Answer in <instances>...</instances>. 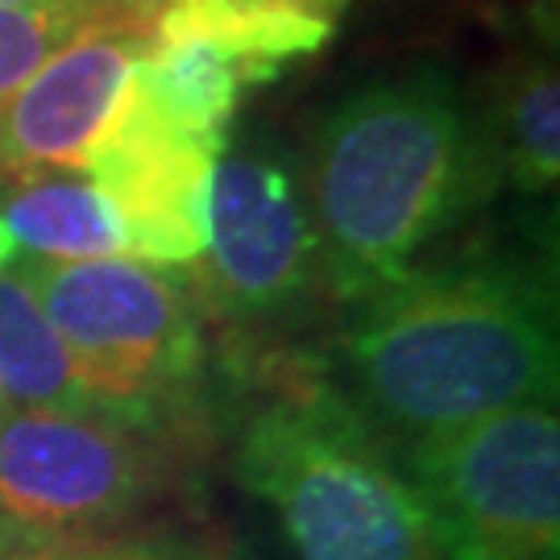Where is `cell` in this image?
<instances>
[{
	"label": "cell",
	"mask_w": 560,
	"mask_h": 560,
	"mask_svg": "<svg viewBox=\"0 0 560 560\" xmlns=\"http://www.w3.org/2000/svg\"><path fill=\"white\" fill-rule=\"evenodd\" d=\"M345 361L370 423L423 441L523 402H557V307L515 258L416 261L358 303Z\"/></svg>",
	"instance_id": "1"
},
{
	"label": "cell",
	"mask_w": 560,
	"mask_h": 560,
	"mask_svg": "<svg viewBox=\"0 0 560 560\" xmlns=\"http://www.w3.org/2000/svg\"><path fill=\"white\" fill-rule=\"evenodd\" d=\"M307 212L328 295L399 282L444 229L494 196L469 101L441 71L378 80L328 108L307 154Z\"/></svg>",
	"instance_id": "2"
},
{
	"label": "cell",
	"mask_w": 560,
	"mask_h": 560,
	"mask_svg": "<svg viewBox=\"0 0 560 560\" xmlns=\"http://www.w3.org/2000/svg\"><path fill=\"white\" fill-rule=\"evenodd\" d=\"M237 478L279 515L300 560H441L374 423L316 378L282 382L245 420Z\"/></svg>",
	"instance_id": "3"
},
{
	"label": "cell",
	"mask_w": 560,
	"mask_h": 560,
	"mask_svg": "<svg viewBox=\"0 0 560 560\" xmlns=\"http://www.w3.org/2000/svg\"><path fill=\"white\" fill-rule=\"evenodd\" d=\"M13 266L38 295L83 386L117 420L162 428L179 416L208 365V312L187 270L138 258L30 254H18Z\"/></svg>",
	"instance_id": "4"
},
{
	"label": "cell",
	"mask_w": 560,
	"mask_h": 560,
	"mask_svg": "<svg viewBox=\"0 0 560 560\" xmlns=\"http://www.w3.org/2000/svg\"><path fill=\"white\" fill-rule=\"evenodd\" d=\"M407 481L441 560H557V402H523L411 441Z\"/></svg>",
	"instance_id": "5"
},
{
	"label": "cell",
	"mask_w": 560,
	"mask_h": 560,
	"mask_svg": "<svg viewBox=\"0 0 560 560\" xmlns=\"http://www.w3.org/2000/svg\"><path fill=\"white\" fill-rule=\"evenodd\" d=\"M175 478L162 428L9 407L0 416V557L108 536Z\"/></svg>",
	"instance_id": "6"
},
{
	"label": "cell",
	"mask_w": 560,
	"mask_h": 560,
	"mask_svg": "<svg viewBox=\"0 0 560 560\" xmlns=\"http://www.w3.org/2000/svg\"><path fill=\"white\" fill-rule=\"evenodd\" d=\"M187 275L203 312L270 324L324 287L307 196L279 159L221 154L208 191V245Z\"/></svg>",
	"instance_id": "7"
},
{
	"label": "cell",
	"mask_w": 560,
	"mask_h": 560,
	"mask_svg": "<svg viewBox=\"0 0 560 560\" xmlns=\"http://www.w3.org/2000/svg\"><path fill=\"white\" fill-rule=\"evenodd\" d=\"M145 50L150 34L141 0H120L62 42L0 104V187L83 175L92 145L117 120Z\"/></svg>",
	"instance_id": "8"
},
{
	"label": "cell",
	"mask_w": 560,
	"mask_h": 560,
	"mask_svg": "<svg viewBox=\"0 0 560 560\" xmlns=\"http://www.w3.org/2000/svg\"><path fill=\"white\" fill-rule=\"evenodd\" d=\"M221 150L162 129L141 101L129 96L108 125L83 175L113 203L125 233V258L187 270L208 245V191Z\"/></svg>",
	"instance_id": "9"
},
{
	"label": "cell",
	"mask_w": 560,
	"mask_h": 560,
	"mask_svg": "<svg viewBox=\"0 0 560 560\" xmlns=\"http://www.w3.org/2000/svg\"><path fill=\"white\" fill-rule=\"evenodd\" d=\"M481 166L494 191L515 187L548 196L560 175V83L557 59L544 46H523L469 101Z\"/></svg>",
	"instance_id": "10"
},
{
	"label": "cell",
	"mask_w": 560,
	"mask_h": 560,
	"mask_svg": "<svg viewBox=\"0 0 560 560\" xmlns=\"http://www.w3.org/2000/svg\"><path fill=\"white\" fill-rule=\"evenodd\" d=\"M150 46H212L275 80L291 59L316 55L337 21L279 0H141Z\"/></svg>",
	"instance_id": "11"
},
{
	"label": "cell",
	"mask_w": 560,
	"mask_h": 560,
	"mask_svg": "<svg viewBox=\"0 0 560 560\" xmlns=\"http://www.w3.org/2000/svg\"><path fill=\"white\" fill-rule=\"evenodd\" d=\"M249 83L266 80L254 67L229 59L212 46L179 42V46H150L141 55L133 71V96L162 129L224 150L241 92Z\"/></svg>",
	"instance_id": "12"
},
{
	"label": "cell",
	"mask_w": 560,
	"mask_h": 560,
	"mask_svg": "<svg viewBox=\"0 0 560 560\" xmlns=\"http://www.w3.org/2000/svg\"><path fill=\"white\" fill-rule=\"evenodd\" d=\"M0 395L9 407L113 416L75 374L59 332L50 328L38 295L18 275V266L0 270Z\"/></svg>",
	"instance_id": "13"
},
{
	"label": "cell",
	"mask_w": 560,
	"mask_h": 560,
	"mask_svg": "<svg viewBox=\"0 0 560 560\" xmlns=\"http://www.w3.org/2000/svg\"><path fill=\"white\" fill-rule=\"evenodd\" d=\"M0 221L30 258H125L117 212L88 175H46L0 187Z\"/></svg>",
	"instance_id": "14"
},
{
	"label": "cell",
	"mask_w": 560,
	"mask_h": 560,
	"mask_svg": "<svg viewBox=\"0 0 560 560\" xmlns=\"http://www.w3.org/2000/svg\"><path fill=\"white\" fill-rule=\"evenodd\" d=\"M120 0H67L38 9H0V104L38 71L42 62L71 42L92 18Z\"/></svg>",
	"instance_id": "15"
},
{
	"label": "cell",
	"mask_w": 560,
	"mask_h": 560,
	"mask_svg": "<svg viewBox=\"0 0 560 560\" xmlns=\"http://www.w3.org/2000/svg\"><path fill=\"white\" fill-rule=\"evenodd\" d=\"M0 560H212V552L175 532H108V536L21 548Z\"/></svg>",
	"instance_id": "16"
},
{
	"label": "cell",
	"mask_w": 560,
	"mask_h": 560,
	"mask_svg": "<svg viewBox=\"0 0 560 560\" xmlns=\"http://www.w3.org/2000/svg\"><path fill=\"white\" fill-rule=\"evenodd\" d=\"M279 4H295V9H303V13H316V18L337 21L340 9H345L349 0H279Z\"/></svg>",
	"instance_id": "17"
},
{
	"label": "cell",
	"mask_w": 560,
	"mask_h": 560,
	"mask_svg": "<svg viewBox=\"0 0 560 560\" xmlns=\"http://www.w3.org/2000/svg\"><path fill=\"white\" fill-rule=\"evenodd\" d=\"M18 241H13V233H9V229H4V221H0V270H4V266H13V261H18Z\"/></svg>",
	"instance_id": "18"
},
{
	"label": "cell",
	"mask_w": 560,
	"mask_h": 560,
	"mask_svg": "<svg viewBox=\"0 0 560 560\" xmlns=\"http://www.w3.org/2000/svg\"><path fill=\"white\" fill-rule=\"evenodd\" d=\"M38 4H67V0H0V9H38Z\"/></svg>",
	"instance_id": "19"
},
{
	"label": "cell",
	"mask_w": 560,
	"mask_h": 560,
	"mask_svg": "<svg viewBox=\"0 0 560 560\" xmlns=\"http://www.w3.org/2000/svg\"><path fill=\"white\" fill-rule=\"evenodd\" d=\"M4 411H9V399H4V395H0V416H4Z\"/></svg>",
	"instance_id": "20"
}]
</instances>
